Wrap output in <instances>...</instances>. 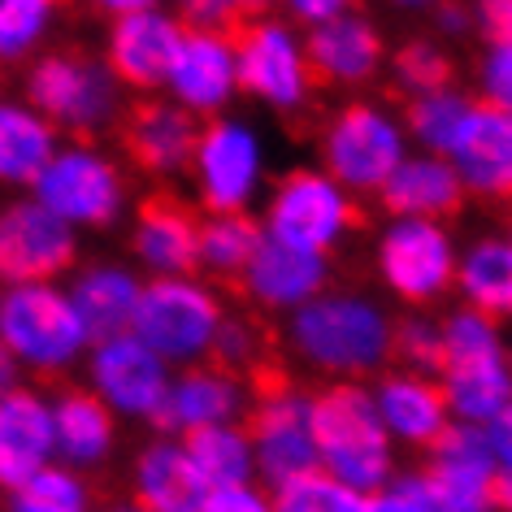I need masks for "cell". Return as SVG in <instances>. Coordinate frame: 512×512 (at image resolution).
I'll use <instances>...</instances> for the list:
<instances>
[{"instance_id":"obj_15","label":"cell","mask_w":512,"mask_h":512,"mask_svg":"<svg viewBox=\"0 0 512 512\" xmlns=\"http://www.w3.org/2000/svg\"><path fill=\"white\" fill-rule=\"evenodd\" d=\"M79 265V235L31 196L0 204V287L61 283Z\"/></svg>"},{"instance_id":"obj_13","label":"cell","mask_w":512,"mask_h":512,"mask_svg":"<svg viewBox=\"0 0 512 512\" xmlns=\"http://www.w3.org/2000/svg\"><path fill=\"white\" fill-rule=\"evenodd\" d=\"M243 430L252 439L256 482L265 491L317 473V443H313V391L291 382H274L248 404Z\"/></svg>"},{"instance_id":"obj_39","label":"cell","mask_w":512,"mask_h":512,"mask_svg":"<svg viewBox=\"0 0 512 512\" xmlns=\"http://www.w3.org/2000/svg\"><path fill=\"white\" fill-rule=\"evenodd\" d=\"M391 361L395 369L434 378L443 365V326L439 317L426 309H408L400 322L391 326Z\"/></svg>"},{"instance_id":"obj_17","label":"cell","mask_w":512,"mask_h":512,"mask_svg":"<svg viewBox=\"0 0 512 512\" xmlns=\"http://www.w3.org/2000/svg\"><path fill=\"white\" fill-rule=\"evenodd\" d=\"M165 100L191 113L196 122H209L217 113H230L239 96L235 70V40L222 31H183V44L165 74Z\"/></svg>"},{"instance_id":"obj_44","label":"cell","mask_w":512,"mask_h":512,"mask_svg":"<svg viewBox=\"0 0 512 512\" xmlns=\"http://www.w3.org/2000/svg\"><path fill=\"white\" fill-rule=\"evenodd\" d=\"M252 0H174V18L187 31H222L235 35L252 14Z\"/></svg>"},{"instance_id":"obj_21","label":"cell","mask_w":512,"mask_h":512,"mask_svg":"<svg viewBox=\"0 0 512 512\" xmlns=\"http://www.w3.org/2000/svg\"><path fill=\"white\" fill-rule=\"evenodd\" d=\"M48 465H57L53 395L22 382L14 395L0 400V495L22 491Z\"/></svg>"},{"instance_id":"obj_27","label":"cell","mask_w":512,"mask_h":512,"mask_svg":"<svg viewBox=\"0 0 512 512\" xmlns=\"http://www.w3.org/2000/svg\"><path fill=\"white\" fill-rule=\"evenodd\" d=\"M209 482L191 465L183 439L157 434L135 452L131 465V504L148 512H200Z\"/></svg>"},{"instance_id":"obj_2","label":"cell","mask_w":512,"mask_h":512,"mask_svg":"<svg viewBox=\"0 0 512 512\" xmlns=\"http://www.w3.org/2000/svg\"><path fill=\"white\" fill-rule=\"evenodd\" d=\"M313 443L317 473L339 482L348 495L378 491L400 473V452L374 413L369 382H326L313 391Z\"/></svg>"},{"instance_id":"obj_37","label":"cell","mask_w":512,"mask_h":512,"mask_svg":"<svg viewBox=\"0 0 512 512\" xmlns=\"http://www.w3.org/2000/svg\"><path fill=\"white\" fill-rule=\"evenodd\" d=\"M387 74H391L395 92L404 100H413V96H430V92L452 87L456 61L434 35H408L395 53H387Z\"/></svg>"},{"instance_id":"obj_53","label":"cell","mask_w":512,"mask_h":512,"mask_svg":"<svg viewBox=\"0 0 512 512\" xmlns=\"http://www.w3.org/2000/svg\"><path fill=\"white\" fill-rule=\"evenodd\" d=\"M382 5H391V9H400V14H430L439 0H382Z\"/></svg>"},{"instance_id":"obj_54","label":"cell","mask_w":512,"mask_h":512,"mask_svg":"<svg viewBox=\"0 0 512 512\" xmlns=\"http://www.w3.org/2000/svg\"><path fill=\"white\" fill-rule=\"evenodd\" d=\"M105 512H148V508H139V504H131V499H126V504H113V508H105Z\"/></svg>"},{"instance_id":"obj_48","label":"cell","mask_w":512,"mask_h":512,"mask_svg":"<svg viewBox=\"0 0 512 512\" xmlns=\"http://www.w3.org/2000/svg\"><path fill=\"white\" fill-rule=\"evenodd\" d=\"M430 18H434V40H465V35H473V9H469V0H439V5L430 9Z\"/></svg>"},{"instance_id":"obj_47","label":"cell","mask_w":512,"mask_h":512,"mask_svg":"<svg viewBox=\"0 0 512 512\" xmlns=\"http://www.w3.org/2000/svg\"><path fill=\"white\" fill-rule=\"evenodd\" d=\"M473 31L486 35V44H512V0H469Z\"/></svg>"},{"instance_id":"obj_40","label":"cell","mask_w":512,"mask_h":512,"mask_svg":"<svg viewBox=\"0 0 512 512\" xmlns=\"http://www.w3.org/2000/svg\"><path fill=\"white\" fill-rule=\"evenodd\" d=\"M261 348H265V339H261V330H256L252 317L226 313L222 326H217L209 365H217V369H226V374H239V378H243V369H252L256 361H261Z\"/></svg>"},{"instance_id":"obj_23","label":"cell","mask_w":512,"mask_h":512,"mask_svg":"<svg viewBox=\"0 0 512 512\" xmlns=\"http://www.w3.org/2000/svg\"><path fill=\"white\" fill-rule=\"evenodd\" d=\"M369 395H374V413L382 421V430H387V439L395 443V452H400V447L426 452V447H434V439L452 426L439 382L426 374L382 369V374L369 382Z\"/></svg>"},{"instance_id":"obj_35","label":"cell","mask_w":512,"mask_h":512,"mask_svg":"<svg viewBox=\"0 0 512 512\" xmlns=\"http://www.w3.org/2000/svg\"><path fill=\"white\" fill-rule=\"evenodd\" d=\"M191 465L200 469V478L213 486H239V482H256V460H252V439L243 430V421L235 426H209L183 439Z\"/></svg>"},{"instance_id":"obj_3","label":"cell","mask_w":512,"mask_h":512,"mask_svg":"<svg viewBox=\"0 0 512 512\" xmlns=\"http://www.w3.org/2000/svg\"><path fill=\"white\" fill-rule=\"evenodd\" d=\"M443 326V365L434 382L443 391L447 417L460 426H486L512 400L508 330L482 317L478 309H452L439 317Z\"/></svg>"},{"instance_id":"obj_36","label":"cell","mask_w":512,"mask_h":512,"mask_svg":"<svg viewBox=\"0 0 512 512\" xmlns=\"http://www.w3.org/2000/svg\"><path fill=\"white\" fill-rule=\"evenodd\" d=\"M61 0H0V66H31L48 53Z\"/></svg>"},{"instance_id":"obj_56","label":"cell","mask_w":512,"mask_h":512,"mask_svg":"<svg viewBox=\"0 0 512 512\" xmlns=\"http://www.w3.org/2000/svg\"><path fill=\"white\" fill-rule=\"evenodd\" d=\"M508 235H512V230H508Z\"/></svg>"},{"instance_id":"obj_24","label":"cell","mask_w":512,"mask_h":512,"mask_svg":"<svg viewBox=\"0 0 512 512\" xmlns=\"http://www.w3.org/2000/svg\"><path fill=\"white\" fill-rule=\"evenodd\" d=\"M447 161H452L465 196L512 200V113L473 100Z\"/></svg>"},{"instance_id":"obj_26","label":"cell","mask_w":512,"mask_h":512,"mask_svg":"<svg viewBox=\"0 0 512 512\" xmlns=\"http://www.w3.org/2000/svg\"><path fill=\"white\" fill-rule=\"evenodd\" d=\"M200 217L178 200H148L131 222V261L148 278H183L196 270Z\"/></svg>"},{"instance_id":"obj_10","label":"cell","mask_w":512,"mask_h":512,"mask_svg":"<svg viewBox=\"0 0 512 512\" xmlns=\"http://www.w3.org/2000/svg\"><path fill=\"white\" fill-rule=\"evenodd\" d=\"M261 204V235L313 256H330L335 248H343L361 222L356 196H348L317 165L313 170H287L265 191Z\"/></svg>"},{"instance_id":"obj_34","label":"cell","mask_w":512,"mask_h":512,"mask_svg":"<svg viewBox=\"0 0 512 512\" xmlns=\"http://www.w3.org/2000/svg\"><path fill=\"white\" fill-rule=\"evenodd\" d=\"M256 243H261V222L252 213H204L196 270L213 278H243Z\"/></svg>"},{"instance_id":"obj_6","label":"cell","mask_w":512,"mask_h":512,"mask_svg":"<svg viewBox=\"0 0 512 512\" xmlns=\"http://www.w3.org/2000/svg\"><path fill=\"white\" fill-rule=\"evenodd\" d=\"M27 196L61 217L74 235H83V230H109L122 222L131 209V178L109 148L92 139H61Z\"/></svg>"},{"instance_id":"obj_52","label":"cell","mask_w":512,"mask_h":512,"mask_svg":"<svg viewBox=\"0 0 512 512\" xmlns=\"http://www.w3.org/2000/svg\"><path fill=\"white\" fill-rule=\"evenodd\" d=\"M495 508L499 512H512V473H499V482H495Z\"/></svg>"},{"instance_id":"obj_20","label":"cell","mask_w":512,"mask_h":512,"mask_svg":"<svg viewBox=\"0 0 512 512\" xmlns=\"http://www.w3.org/2000/svg\"><path fill=\"white\" fill-rule=\"evenodd\" d=\"M239 283H243V296L261 313L291 317L330 287V256H313V252L287 248V243L261 235Z\"/></svg>"},{"instance_id":"obj_11","label":"cell","mask_w":512,"mask_h":512,"mask_svg":"<svg viewBox=\"0 0 512 512\" xmlns=\"http://www.w3.org/2000/svg\"><path fill=\"white\" fill-rule=\"evenodd\" d=\"M460 243L447 222L387 217L374 239V274L391 300L408 309H430L452 291Z\"/></svg>"},{"instance_id":"obj_50","label":"cell","mask_w":512,"mask_h":512,"mask_svg":"<svg viewBox=\"0 0 512 512\" xmlns=\"http://www.w3.org/2000/svg\"><path fill=\"white\" fill-rule=\"evenodd\" d=\"M87 5L105 18H122V14H139V9H157L161 0H87Z\"/></svg>"},{"instance_id":"obj_1","label":"cell","mask_w":512,"mask_h":512,"mask_svg":"<svg viewBox=\"0 0 512 512\" xmlns=\"http://www.w3.org/2000/svg\"><path fill=\"white\" fill-rule=\"evenodd\" d=\"M391 326L395 317L378 296L326 287L287 317V348L326 382H369L391 369Z\"/></svg>"},{"instance_id":"obj_7","label":"cell","mask_w":512,"mask_h":512,"mask_svg":"<svg viewBox=\"0 0 512 512\" xmlns=\"http://www.w3.org/2000/svg\"><path fill=\"white\" fill-rule=\"evenodd\" d=\"M187 178L204 213H252L270 191V148L261 126L239 113L200 122Z\"/></svg>"},{"instance_id":"obj_41","label":"cell","mask_w":512,"mask_h":512,"mask_svg":"<svg viewBox=\"0 0 512 512\" xmlns=\"http://www.w3.org/2000/svg\"><path fill=\"white\" fill-rule=\"evenodd\" d=\"M270 495H274V512H348L352 508V495L339 482H330L326 473L296 478Z\"/></svg>"},{"instance_id":"obj_49","label":"cell","mask_w":512,"mask_h":512,"mask_svg":"<svg viewBox=\"0 0 512 512\" xmlns=\"http://www.w3.org/2000/svg\"><path fill=\"white\" fill-rule=\"evenodd\" d=\"M482 430H486V443H491V456H495L499 473H512V400L499 408Z\"/></svg>"},{"instance_id":"obj_18","label":"cell","mask_w":512,"mask_h":512,"mask_svg":"<svg viewBox=\"0 0 512 512\" xmlns=\"http://www.w3.org/2000/svg\"><path fill=\"white\" fill-rule=\"evenodd\" d=\"M183 22L174 18V9H139V14L109 18L105 35V66L118 79L122 92H161L170 61L183 44Z\"/></svg>"},{"instance_id":"obj_9","label":"cell","mask_w":512,"mask_h":512,"mask_svg":"<svg viewBox=\"0 0 512 512\" xmlns=\"http://www.w3.org/2000/svg\"><path fill=\"white\" fill-rule=\"evenodd\" d=\"M322 165L348 196H378L382 183L400 170L408 157V135L400 113L382 100H348L343 109L330 113L317 139Z\"/></svg>"},{"instance_id":"obj_46","label":"cell","mask_w":512,"mask_h":512,"mask_svg":"<svg viewBox=\"0 0 512 512\" xmlns=\"http://www.w3.org/2000/svg\"><path fill=\"white\" fill-rule=\"evenodd\" d=\"M278 5H283V18L291 22V27L313 31V27H322V22H335L343 14H352L356 0H278Z\"/></svg>"},{"instance_id":"obj_5","label":"cell","mask_w":512,"mask_h":512,"mask_svg":"<svg viewBox=\"0 0 512 512\" xmlns=\"http://www.w3.org/2000/svg\"><path fill=\"white\" fill-rule=\"evenodd\" d=\"M22 100L53 126L57 135L92 139L122 118L126 92L100 57L53 48L40 53L22 74Z\"/></svg>"},{"instance_id":"obj_12","label":"cell","mask_w":512,"mask_h":512,"mask_svg":"<svg viewBox=\"0 0 512 512\" xmlns=\"http://www.w3.org/2000/svg\"><path fill=\"white\" fill-rule=\"evenodd\" d=\"M235 40L239 92L274 113H300L313 100V70L304 53V31L283 14H256L230 35Z\"/></svg>"},{"instance_id":"obj_16","label":"cell","mask_w":512,"mask_h":512,"mask_svg":"<svg viewBox=\"0 0 512 512\" xmlns=\"http://www.w3.org/2000/svg\"><path fill=\"white\" fill-rule=\"evenodd\" d=\"M426 482L434 512H499L495 482L499 465L491 456L482 426H460L452 421L434 447H426V465L417 469Z\"/></svg>"},{"instance_id":"obj_33","label":"cell","mask_w":512,"mask_h":512,"mask_svg":"<svg viewBox=\"0 0 512 512\" xmlns=\"http://www.w3.org/2000/svg\"><path fill=\"white\" fill-rule=\"evenodd\" d=\"M473 109V96L460 92V87H443V92H430V96H413L400 113L404 122V135H408V148L413 152H434V157H447L465 126Z\"/></svg>"},{"instance_id":"obj_22","label":"cell","mask_w":512,"mask_h":512,"mask_svg":"<svg viewBox=\"0 0 512 512\" xmlns=\"http://www.w3.org/2000/svg\"><path fill=\"white\" fill-rule=\"evenodd\" d=\"M304 53H309L313 79L326 87H365L387 70V40L378 22L365 18L361 9L313 27L304 35Z\"/></svg>"},{"instance_id":"obj_51","label":"cell","mask_w":512,"mask_h":512,"mask_svg":"<svg viewBox=\"0 0 512 512\" xmlns=\"http://www.w3.org/2000/svg\"><path fill=\"white\" fill-rule=\"evenodd\" d=\"M22 378H27V374L18 369V361L5 348H0V400H5V395H14L22 387Z\"/></svg>"},{"instance_id":"obj_42","label":"cell","mask_w":512,"mask_h":512,"mask_svg":"<svg viewBox=\"0 0 512 512\" xmlns=\"http://www.w3.org/2000/svg\"><path fill=\"white\" fill-rule=\"evenodd\" d=\"M348 512H434V508H430V495H426L421 473L417 469H400L391 482H382L378 491L352 495Z\"/></svg>"},{"instance_id":"obj_25","label":"cell","mask_w":512,"mask_h":512,"mask_svg":"<svg viewBox=\"0 0 512 512\" xmlns=\"http://www.w3.org/2000/svg\"><path fill=\"white\" fill-rule=\"evenodd\" d=\"M139 291H144V274H139L131 261H113V256L74 265L70 283H66V296H70L74 313H79V322L92 343L113 339V335H131Z\"/></svg>"},{"instance_id":"obj_31","label":"cell","mask_w":512,"mask_h":512,"mask_svg":"<svg viewBox=\"0 0 512 512\" xmlns=\"http://www.w3.org/2000/svg\"><path fill=\"white\" fill-rule=\"evenodd\" d=\"M452 291L465 309L491 322H512V235H478L460 248Z\"/></svg>"},{"instance_id":"obj_8","label":"cell","mask_w":512,"mask_h":512,"mask_svg":"<svg viewBox=\"0 0 512 512\" xmlns=\"http://www.w3.org/2000/svg\"><path fill=\"white\" fill-rule=\"evenodd\" d=\"M222 317H226V304L209 278L200 274L144 278L131 335L144 348L157 352L170 369H187V365L209 361Z\"/></svg>"},{"instance_id":"obj_55","label":"cell","mask_w":512,"mask_h":512,"mask_svg":"<svg viewBox=\"0 0 512 512\" xmlns=\"http://www.w3.org/2000/svg\"><path fill=\"white\" fill-rule=\"evenodd\" d=\"M508 365H512V335H508Z\"/></svg>"},{"instance_id":"obj_4","label":"cell","mask_w":512,"mask_h":512,"mask_svg":"<svg viewBox=\"0 0 512 512\" xmlns=\"http://www.w3.org/2000/svg\"><path fill=\"white\" fill-rule=\"evenodd\" d=\"M0 348L31 378H66L79 369L92 339L66 296V283L0 287Z\"/></svg>"},{"instance_id":"obj_45","label":"cell","mask_w":512,"mask_h":512,"mask_svg":"<svg viewBox=\"0 0 512 512\" xmlns=\"http://www.w3.org/2000/svg\"><path fill=\"white\" fill-rule=\"evenodd\" d=\"M200 512H274V495L261 482H239V486H213L204 495Z\"/></svg>"},{"instance_id":"obj_30","label":"cell","mask_w":512,"mask_h":512,"mask_svg":"<svg viewBox=\"0 0 512 512\" xmlns=\"http://www.w3.org/2000/svg\"><path fill=\"white\" fill-rule=\"evenodd\" d=\"M382 209L391 217H421V222H447L460 204H465V187L447 157L434 152H408L387 183L378 191Z\"/></svg>"},{"instance_id":"obj_14","label":"cell","mask_w":512,"mask_h":512,"mask_svg":"<svg viewBox=\"0 0 512 512\" xmlns=\"http://www.w3.org/2000/svg\"><path fill=\"white\" fill-rule=\"evenodd\" d=\"M79 369L87 378L83 387L92 391L118 421L157 426L174 369L152 348H144L135 335H113V339L92 343Z\"/></svg>"},{"instance_id":"obj_38","label":"cell","mask_w":512,"mask_h":512,"mask_svg":"<svg viewBox=\"0 0 512 512\" xmlns=\"http://www.w3.org/2000/svg\"><path fill=\"white\" fill-rule=\"evenodd\" d=\"M5 512H92V491H87L83 473L48 465L22 491L5 495Z\"/></svg>"},{"instance_id":"obj_19","label":"cell","mask_w":512,"mask_h":512,"mask_svg":"<svg viewBox=\"0 0 512 512\" xmlns=\"http://www.w3.org/2000/svg\"><path fill=\"white\" fill-rule=\"evenodd\" d=\"M248 404H252V391L239 374H226V369H217L209 361L187 365V369H174L157 430L187 439V434L209 430V426H235V421L248 417Z\"/></svg>"},{"instance_id":"obj_43","label":"cell","mask_w":512,"mask_h":512,"mask_svg":"<svg viewBox=\"0 0 512 512\" xmlns=\"http://www.w3.org/2000/svg\"><path fill=\"white\" fill-rule=\"evenodd\" d=\"M473 100L512 113V44H486L473 66Z\"/></svg>"},{"instance_id":"obj_29","label":"cell","mask_w":512,"mask_h":512,"mask_svg":"<svg viewBox=\"0 0 512 512\" xmlns=\"http://www.w3.org/2000/svg\"><path fill=\"white\" fill-rule=\"evenodd\" d=\"M53 447L57 465L74 473L100 469L118 447V417L87 387H66L53 395Z\"/></svg>"},{"instance_id":"obj_28","label":"cell","mask_w":512,"mask_h":512,"mask_svg":"<svg viewBox=\"0 0 512 512\" xmlns=\"http://www.w3.org/2000/svg\"><path fill=\"white\" fill-rule=\"evenodd\" d=\"M196 135H200V122L178 105H170V100H144V105L126 113V126H122L126 157L152 178L187 174Z\"/></svg>"},{"instance_id":"obj_32","label":"cell","mask_w":512,"mask_h":512,"mask_svg":"<svg viewBox=\"0 0 512 512\" xmlns=\"http://www.w3.org/2000/svg\"><path fill=\"white\" fill-rule=\"evenodd\" d=\"M57 148H61V135L27 100L0 96V191L27 196Z\"/></svg>"}]
</instances>
